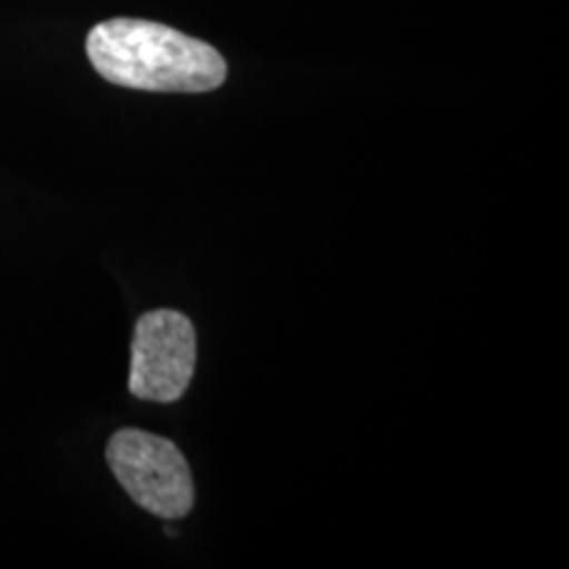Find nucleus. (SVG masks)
<instances>
[{
	"mask_svg": "<svg viewBox=\"0 0 569 569\" xmlns=\"http://www.w3.org/2000/svg\"><path fill=\"white\" fill-rule=\"evenodd\" d=\"M84 51L106 82L148 92H211L227 80L209 42L146 19H109L88 32Z\"/></svg>",
	"mask_w": 569,
	"mask_h": 569,
	"instance_id": "obj_1",
	"label": "nucleus"
},
{
	"mask_svg": "<svg viewBox=\"0 0 569 569\" xmlns=\"http://www.w3.org/2000/svg\"><path fill=\"white\" fill-rule=\"evenodd\" d=\"M106 459L127 496L153 517L180 519L193 509V472L169 438L124 427L111 436Z\"/></svg>",
	"mask_w": 569,
	"mask_h": 569,
	"instance_id": "obj_2",
	"label": "nucleus"
},
{
	"mask_svg": "<svg viewBox=\"0 0 569 569\" xmlns=\"http://www.w3.org/2000/svg\"><path fill=\"white\" fill-rule=\"evenodd\" d=\"M196 327L174 309L146 311L134 325L130 393L142 401L172 403L196 372Z\"/></svg>",
	"mask_w": 569,
	"mask_h": 569,
	"instance_id": "obj_3",
	"label": "nucleus"
}]
</instances>
